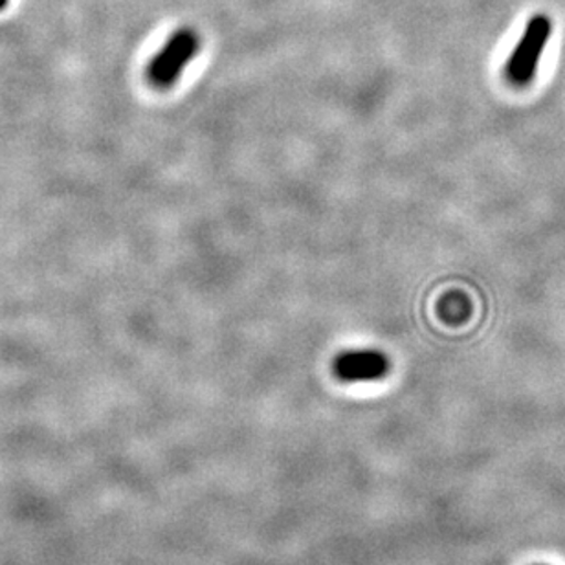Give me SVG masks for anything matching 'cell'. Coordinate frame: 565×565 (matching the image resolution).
Here are the masks:
<instances>
[{"mask_svg": "<svg viewBox=\"0 0 565 565\" xmlns=\"http://www.w3.org/2000/svg\"><path fill=\"white\" fill-rule=\"evenodd\" d=\"M201 35L191 28H180L163 44L146 68L147 82L152 87L166 90L179 82L191 61L201 52Z\"/></svg>", "mask_w": 565, "mask_h": 565, "instance_id": "obj_1", "label": "cell"}, {"mask_svg": "<svg viewBox=\"0 0 565 565\" xmlns=\"http://www.w3.org/2000/svg\"><path fill=\"white\" fill-rule=\"evenodd\" d=\"M8 2H10V0H0V11L6 10V8H8Z\"/></svg>", "mask_w": 565, "mask_h": 565, "instance_id": "obj_4", "label": "cell"}, {"mask_svg": "<svg viewBox=\"0 0 565 565\" xmlns=\"http://www.w3.org/2000/svg\"><path fill=\"white\" fill-rule=\"evenodd\" d=\"M551 35L553 21L550 15L536 13L529 19L527 26L505 65V77L514 87H525L536 77L540 61L547 49Z\"/></svg>", "mask_w": 565, "mask_h": 565, "instance_id": "obj_2", "label": "cell"}, {"mask_svg": "<svg viewBox=\"0 0 565 565\" xmlns=\"http://www.w3.org/2000/svg\"><path fill=\"white\" fill-rule=\"evenodd\" d=\"M392 362L379 349H348L332 360V373L342 382H375L390 375Z\"/></svg>", "mask_w": 565, "mask_h": 565, "instance_id": "obj_3", "label": "cell"}]
</instances>
